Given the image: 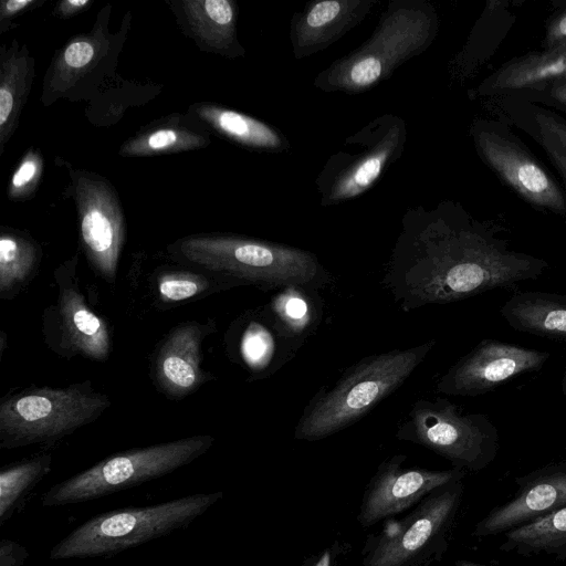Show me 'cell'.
I'll return each instance as SVG.
<instances>
[{
    "label": "cell",
    "instance_id": "6da1fadb",
    "mask_svg": "<svg viewBox=\"0 0 566 566\" xmlns=\"http://www.w3.org/2000/svg\"><path fill=\"white\" fill-rule=\"evenodd\" d=\"M544 259L509 248L495 226L460 205L417 208L402 219L382 284L403 312L442 305L536 280Z\"/></svg>",
    "mask_w": 566,
    "mask_h": 566
},
{
    "label": "cell",
    "instance_id": "7a4b0ae2",
    "mask_svg": "<svg viewBox=\"0 0 566 566\" xmlns=\"http://www.w3.org/2000/svg\"><path fill=\"white\" fill-rule=\"evenodd\" d=\"M439 29L436 9L424 0H392L367 41L335 60L314 80L323 92L358 94L388 80L400 65L424 52Z\"/></svg>",
    "mask_w": 566,
    "mask_h": 566
},
{
    "label": "cell",
    "instance_id": "3957f363",
    "mask_svg": "<svg viewBox=\"0 0 566 566\" xmlns=\"http://www.w3.org/2000/svg\"><path fill=\"white\" fill-rule=\"evenodd\" d=\"M177 256L227 279L231 285H255L263 291L290 285L321 287L329 275L306 250L230 234H197L175 244Z\"/></svg>",
    "mask_w": 566,
    "mask_h": 566
},
{
    "label": "cell",
    "instance_id": "277c9868",
    "mask_svg": "<svg viewBox=\"0 0 566 566\" xmlns=\"http://www.w3.org/2000/svg\"><path fill=\"white\" fill-rule=\"evenodd\" d=\"M429 339L415 347L361 358L332 387H322L304 408L294 438L317 441L352 426L411 376L436 346Z\"/></svg>",
    "mask_w": 566,
    "mask_h": 566
},
{
    "label": "cell",
    "instance_id": "5b68a950",
    "mask_svg": "<svg viewBox=\"0 0 566 566\" xmlns=\"http://www.w3.org/2000/svg\"><path fill=\"white\" fill-rule=\"evenodd\" d=\"M223 493H196L170 501L97 514L59 541L50 558L113 557L124 551L187 527Z\"/></svg>",
    "mask_w": 566,
    "mask_h": 566
},
{
    "label": "cell",
    "instance_id": "8992f818",
    "mask_svg": "<svg viewBox=\"0 0 566 566\" xmlns=\"http://www.w3.org/2000/svg\"><path fill=\"white\" fill-rule=\"evenodd\" d=\"M213 441L208 434L195 436L115 453L52 485L42 505L80 504L161 478L205 454Z\"/></svg>",
    "mask_w": 566,
    "mask_h": 566
},
{
    "label": "cell",
    "instance_id": "52a82bcc",
    "mask_svg": "<svg viewBox=\"0 0 566 566\" xmlns=\"http://www.w3.org/2000/svg\"><path fill=\"white\" fill-rule=\"evenodd\" d=\"M109 405L90 381L25 389L0 405V448L55 442L96 420Z\"/></svg>",
    "mask_w": 566,
    "mask_h": 566
},
{
    "label": "cell",
    "instance_id": "ba28073f",
    "mask_svg": "<svg viewBox=\"0 0 566 566\" xmlns=\"http://www.w3.org/2000/svg\"><path fill=\"white\" fill-rule=\"evenodd\" d=\"M462 481L436 489L403 518L370 534L361 566H429L441 559L461 506Z\"/></svg>",
    "mask_w": 566,
    "mask_h": 566
},
{
    "label": "cell",
    "instance_id": "9c48e42d",
    "mask_svg": "<svg viewBox=\"0 0 566 566\" xmlns=\"http://www.w3.org/2000/svg\"><path fill=\"white\" fill-rule=\"evenodd\" d=\"M396 438L424 447L465 472L485 469L500 447L497 429L488 415L463 413L443 397L416 400Z\"/></svg>",
    "mask_w": 566,
    "mask_h": 566
},
{
    "label": "cell",
    "instance_id": "30bf717a",
    "mask_svg": "<svg viewBox=\"0 0 566 566\" xmlns=\"http://www.w3.org/2000/svg\"><path fill=\"white\" fill-rule=\"evenodd\" d=\"M405 120L382 114L346 137L315 179L321 205L335 206L369 190L402 155Z\"/></svg>",
    "mask_w": 566,
    "mask_h": 566
},
{
    "label": "cell",
    "instance_id": "8fae6325",
    "mask_svg": "<svg viewBox=\"0 0 566 566\" xmlns=\"http://www.w3.org/2000/svg\"><path fill=\"white\" fill-rule=\"evenodd\" d=\"M471 135L482 160L530 205L566 214V196L553 176L499 123L476 120Z\"/></svg>",
    "mask_w": 566,
    "mask_h": 566
},
{
    "label": "cell",
    "instance_id": "7c38bea8",
    "mask_svg": "<svg viewBox=\"0 0 566 566\" xmlns=\"http://www.w3.org/2000/svg\"><path fill=\"white\" fill-rule=\"evenodd\" d=\"M549 356L548 352L482 339L440 377L436 389L449 396L483 395L521 374L541 369Z\"/></svg>",
    "mask_w": 566,
    "mask_h": 566
},
{
    "label": "cell",
    "instance_id": "4fadbf2b",
    "mask_svg": "<svg viewBox=\"0 0 566 566\" xmlns=\"http://www.w3.org/2000/svg\"><path fill=\"white\" fill-rule=\"evenodd\" d=\"M405 454H394L384 460L367 483L357 514L361 527L406 511L422 501L429 493L446 484L461 481L467 472L457 468L429 470L405 468Z\"/></svg>",
    "mask_w": 566,
    "mask_h": 566
},
{
    "label": "cell",
    "instance_id": "5bb4252c",
    "mask_svg": "<svg viewBox=\"0 0 566 566\" xmlns=\"http://www.w3.org/2000/svg\"><path fill=\"white\" fill-rule=\"evenodd\" d=\"M75 200L86 256L104 280L113 282L125 242V219L116 193L107 181L81 175Z\"/></svg>",
    "mask_w": 566,
    "mask_h": 566
},
{
    "label": "cell",
    "instance_id": "9a60e30c",
    "mask_svg": "<svg viewBox=\"0 0 566 566\" xmlns=\"http://www.w3.org/2000/svg\"><path fill=\"white\" fill-rule=\"evenodd\" d=\"M55 272L59 285L56 302L43 315V334L50 348L62 357L76 355L94 361L107 360L111 336L107 324L91 311L83 294L71 280L74 271Z\"/></svg>",
    "mask_w": 566,
    "mask_h": 566
},
{
    "label": "cell",
    "instance_id": "2e32d148",
    "mask_svg": "<svg viewBox=\"0 0 566 566\" xmlns=\"http://www.w3.org/2000/svg\"><path fill=\"white\" fill-rule=\"evenodd\" d=\"M515 483L512 497L476 523L475 537L504 534L566 507V461L516 478Z\"/></svg>",
    "mask_w": 566,
    "mask_h": 566
},
{
    "label": "cell",
    "instance_id": "e0dca14e",
    "mask_svg": "<svg viewBox=\"0 0 566 566\" xmlns=\"http://www.w3.org/2000/svg\"><path fill=\"white\" fill-rule=\"evenodd\" d=\"M377 0H322L308 2L291 20L290 40L296 60L328 48L360 23Z\"/></svg>",
    "mask_w": 566,
    "mask_h": 566
},
{
    "label": "cell",
    "instance_id": "ac0fdd59",
    "mask_svg": "<svg viewBox=\"0 0 566 566\" xmlns=\"http://www.w3.org/2000/svg\"><path fill=\"white\" fill-rule=\"evenodd\" d=\"M205 333L202 325L185 324L161 344L155 359V375L166 395L174 398L187 396L205 381L200 368Z\"/></svg>",
    "mask_w": 566,
    "mask_h": 566
},
{
    "label": "cell",
    "instance_id": "d6986e66",
    "mask_svg": "<svg viewBox=\"0 0 566 566\" xmlns=\"http://www.w3.org/2000/svg\"><path fill=\"white\" fill-rule=\"evenodd\" d=\"M318 289L290 285L277 290L263 314L292 357L313 334L323 316Z\"/></svg>",
    "mask_w": 566,
    "mask_h": 566
},
{
    "label": "cell",
    "instance_id": "ffe728a7",
    "mask_svg": "<svg viewBox=\"0 0 566 566\" xmlns=\"http://www.w3.org/2000/svg\"><path fill=\"white\" fill-rule=\"evenodd\" d=\"M566 82V42L516 57L479 87L480 95L539 90Z\"/></svg>",
    "mask_w": 566,
    "mask_h": 566
},
{
    "label": "cell",
    "instance_id": "44dd1931",
    "mask_svg": "<svg viewBox=\"0 0 566 566\" xmlns=\"http://www.w3.org/2000/svg\"><path fill=\"white\" fill-rule=\"evenodd\" d=\"M181 11L189 32L208 50L229 57L244 55L237 36V7L229 0H187Z\"/></svg>",
    "mask_w": 566,
    "mask_h": 566
},
{
    "label": "cell",
    "instance_id": "7402d4cb",
    "mask_svg": "<svg viewBox=\"0 0 566 566\" xmlns=\"http://www.w3.org/2000/svg\"><path fill=\"white\" fill-rule=\"evenodd\" d=\"M501 315L518 332L566 339V294L518 292L502 305Z\"/></svg>",
    "mask_w": 566,
    "mask_h": 566
},
{
    "label": "cell",
    "instance_id": "603a6c76",
    "mask_svg": "<svg viewBox=\"0 0 566 566\" xmlns=\"http://www.w3.org/2000/svg\"><path fill=\"white\" fill-rule=\"evenodd\" d=\"M191 109L214 132L244 147L261 151H285L290 148L281 132L252 116L213 104L193 105Z\"/></svg>",
    "mask_w": 566,
    "mask_h": 566
},
{
    "label": "cell",
    "instance_id": "cb8c5ba5",
    "mask_svg": "<svg viewBox=\"0 0 566 566\" xmlns=\"http://www.w3.org/2000/svg\"><path fill=\"white\" fill-rule=\"evenodd\" d=\"M500 551L566 560V507L505 532Z\"/></svg>",
    "mask_w": 566,
    "mask_h": 566
},
{
    "label": "cell",
    "instance_id": "d4e9b609",
    "mask_svg": "<svg viewBox=\"0 0 566 566\" xmlns=\"http://www.w3.org/2000/svg\"><path fill=\"white\" fill-rule=\"evenodd\" d=\"M33 76V61L24 52L2 54L0 71V150L13 134Z\"/></svg>",
    "mask_w": 566,
    "mask_h": 566
},
{
    "label": "cell",
    "instance_id": "484cf974",
    "mask_svg": "<svg viewBox=\"0 0 566 566\" xmlns=\"http://www.w3.org/2000/svg\"><path fill=\"white\" fill-rule=\"evenodd\" d=\"M51 468L52 455L40 454L1 469L0 525L12 517Z\"/></svg>",
    "mask_w": 566,
    "mask_h": 566
},
{
    "label": "cell",
    "instance_id": "4316f807",
    "mask_svg": "<svg viewBox=\"0 0 566 566\" xmlns=\"http://www.w3.org/2000/svg\"><path fill=\"white\" fill-rule=\"evenodd\" d=\"M38 245L23 235L3 232L0 237V296H14L35 273Z\"/></svg>",
    "mask_w": 566,
    "mask_h": 566
},
{
    "label": "cell",
    "instance_id": "83f0119b",
    "mask_svg": "<svg viewBox=\"0 0 566 566\" xmlns=\"http://www.w3.org/2000/svg\"><path fill=\"white\" fill-rule=\"evenodd\" d=\"M208 143L209 137L199 132L182 124L166 123L127 140L120 147V154L127 157L153 156L191 150Z\"/></svg>",
    "mask_w": 566,
    "mask_h": 566
},
{
    "label": "cell",
    "instance_id": "f1b7e54d",
    "mask_svg": "<svg viewBox=\"0 0 566 566\" xmlns=\"http://www.w3.org/2000/svg\"><path fill=\"white\" fill-rule=\"evenodd\" d=\"M261 316L249 323L240 342L245 366L259 375L274 373L291 358L263 312Z\"/></svg>",
    "mask_w": 566,
    "mask_h": 566
},
{
    "label": "cell",
    "instance_id": "f546056e",
    "mask_svg": "<svg viewBox=\"0 0 566 566\" xmlns=\"http://www.w3.org/2000/svg\"><path fill=\"white\" fill-rule=\"evenodd\" d=\"M517 124L525 128L554 164L566 182V122L554 113L535 105H517Z\"/></svg>",
    "mask_w": 566,
    "mask_h": 566
},
{
    "label": "cell",
    "instance_id": "4dcf8cb0",
    "mask_svg": "<svg viewBox=\"0 0 566 566\" xmlns=\"http://www.w3.org/2000/svg\"><path fill=\"white\" fill-rule=\"evenodd\" d=\"M206 277L191 273H166L158 279V293L166 302L190 298L209 289Z\"/></svg>",
    "mask_w": 566,
    "mask_h": 566
},
{
    "label": "cell",
    "instance_id": "1f68e13d",
    "mask_svg": "<svg viewBox=\"0 0 566 566\" xmlns=\"http://www.w3.org/2000/svg\"><path fill=\"white\" fill-rule=\"evenodd\" d=\"M42 171L43 159L41 155L36 150H29L11 177L8 187L9 197L22 199L31 195L38 186Z\"/></svg>",
    "mask_w": 566,
    "mask_h": 566
},
{
    "label": "cell",
    "instance_id": "d6a6232c",
    "mask_svg": "<svg viewBox=\"0 0 566 566\" xmlns=\"http://www.w3.org/2000/svg\"><path fill=\"white\" fill-rule=\"evenodd\" d=\"M95 55V48L88 38H77L66 45L63 51L62 62L69 69H82L86 66Z\"/></svg>",
    "mask_w": 566,
    "mask_h": 566
},
{
    "label": "cell",
    "instance_id": "836d02e7",
    "mask_svg": "<svg viewBox=\"0 0 566 566\" xmlns=\"http://www.w3.org/2000/svg\"><path fill=\"white\" fill-rule=\"evenodd\" d=\"M30 553L25 546L13 539L0 542V566H24Z\"/></svg>",
    "mask_w": 566,
    "mask_h": 566
},
{
    "label": "cell",
    "instance_id": "e575fe53",
    "mask_svg": "<svg viewBox=\"0 0 566 566\" xmlns=\"http://www.w3.org/2000/svg\"><path fill=\"white\" fill-rule=\"evenodd\" d=\"M566 42V8L558 11L548 22L544 40L545 49Z\"/></svg>",
    "mask_w": 566,
    "mask_h": 566
},
{
    "label": "cell",
    "instance_id": "d590c367",
    "mask_svg": "<svg viewBox=\"0 0 566 566\" xmlns=\"http://www.w3.org/2000/svg\"><path fill=\"white\" fill-rule=\"evenodd\" d=\"M36 1L34 0H7L2 1L0 6V19L1 22L11 19L17 13L28 9L31 6H34Z\"/></svg>",
    "mask_w": 566,
    "mask_h": 566
},
{
    "label": "cell",
    "instance_id": "8d00e7d4",
    "mask_svg": "<svg viewBox=\"0 0 566 566\" xmlns=\"http://www.w3.org/2000/svg\"><path fill=\"white\" fill-rule=\"evenodd\" d=\"M90 4V0H64L59 2L56 13L62 18H70Z\"/></svg>",
    "mask_w": 566,
    "mask_h": 566
},
{
    "label": "cell",
    "instance_id": "74e56055",
    "mask_svg": "<svg viewBox=\"0 0 566 566\" xmlns=\"http://www.w3.org/2000/svg\"><path fill=\"white\" fill-rule=\"evenodd\" d=\"M340 552L342 546L335 542L333 546L322 552L313 566H335L337 556L340 554Z\"/></svg>",
    "mask_w": 566,
    "mask_h": 566
},
{
    "label": "cell",
    "instance_id": "f35d334b",
    "mask_svg": "<svg viewBox=\"0 0 566 566\" xmlns=\"http://www.w3.org/2000/svg\"><path fill=\"white\" fill-rule=\"evenodd\" d=\"M548 88L549 98L566 108V82L554 84Z\"/></svg>",
    "mask_w": 566,
    "mask_h": 566
},
{
    "label": "cell",
    "instance_id": "ab89813d",
    "mask_svg": "<svg viewBox=\"0 0 566 566\" xmlns=\"http://www.w3.org/2000/svg\"><path fill=\"white\" fill-rule=\"evenodd\" d=\"M454 566H489V565H483V564L474 563V562L467 560V559H458L454 563Z\"/></svg>",
    "mask_w": 566,
    "mask_h": 566
},
{
    "label": "cell",
    "instance_id": "60d3db41",
    "mask_svg": "<svg viewBox=\"0 0 566 566\" xmlns=\"http://www.w3.org/2000/svg\"><path fill=\"white\" fill-rule=\"evenodd\" d=\"M562 390H563L564 396L566 397V373L563 378Z\"/></svg>",
    "mask_w": 566,
    "mask_h": 566
}]
</instances>
